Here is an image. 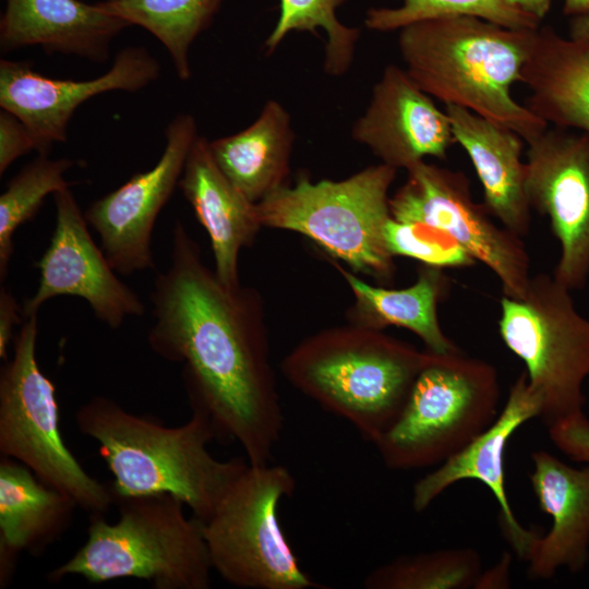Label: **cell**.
<instances>
[{
    "label": "cell",
    "instance_id": "obj_2",
    "mask_svg": "<svg viewBox=\"0 0 589 589\" xmlns=\"http://www.w3.org/2000/svg\"><path fill=\"white\" fill-rule=\"evenodd\" d=\"M79 430L98 443L113 474L115 500L170 494L206 521L249 461L218 460L207 449L216 437L200 410L182 425L167 426L153 417L132 413L117 401L96 396L75 414Z\"/></svg>",
    "mask_w": 589,
    "mask_h": 589
},
{
    "label": "cell",
    "instance_id": "obj_4",
    "mask_svg": "<svg viewBox=\"0 0 589 589\" xmlns=\"http://www.w3.org/2000/svg\"><path fill=\"white\" fill-rule=\"evenodd\" d=\"M431 357L383 330L349 323L304 338L280 369L293 387L374 443L398 419Z\"/></svg>",
    "mask_w": 589,
    "mask_h": 589
},
{
    "label": "cell",
    "instance_id": "obj_25",
    "mask_svg": "<svg viewBox=\"0 0 589 589\" xmlns=\"http://www.w3.org/2000/svg\"><path fill=\"white\" fill-rule=\"evenodd\" d=\"M294 134L288 111L268 100L242 131L209 142L226 177L253 203L287 184Z\"/></svg>",
    "mask_w": 589,
    "mask_h": 589
},
{
    "label": "cell",
    "instance_id": "obj_3",
    "mask_svg": "<svg viewBox=\"0 0 589 589\" xmlns=\"http://www.w3.org/2000/svg\"><path fill=\"white\" fill-rule=\"evenodd\" d=\"M536 29L447 16L399 29L398 48L406 71L428 95L502 124L527 144L549 125L517 103L510 87L521 82Z\"/></svg>",
    "mask_w": 589,
    "mask_h": 589
},
{
    "label": "cell",
    "instance_id": "obj_36",
    "mask_svg": "<svg viewBox=\"0 0 589 589\" xmlns=\"http://www.w3.org/2000/svg\"><path fill=\"white\" fill-rule=\"evenodd\" d=\"M510 4L533 15L540 22L550 11L552 0H507Z\"/></svg>",
    "mask_w": 589,
    "mask_h": 589
},
{
    "label": "cell",
    "instance_id": "obj_33",
    "mask_svg": "<svg viewBox=\"0 0 589 589\" xmlns=\"http://www.w3.org/2000/svg\"><path fill=\"white\" fill-rule=\"evenodd\" d=\"M36 151L35 140L27 127L12 112L0 110V175L21 156Z\"/></svg>",
    "mask_w": 589,
    "mask_h": 589
},
{
    "label": "cell",
    "instance_id": "obj_27",
    "mask_svg": "<svg viewBox=\"0 0 589 589\" xmlns=\"http://www.w3.org/2000/svg\"><path fill=\"white\" fill-rule=\"evenodd\" d=\"M482 560L471 548L441 549L399 556L369 573L368 589L474 588Z\"/></svg>",
    "mask_w": 589,
    "mask_h": 589
},
{
    "label": "cell",
    "instance_id": "obj_11",
    "mask_svg": "<svg viewBox=\"0 0 589 589\" xmlns=\"http://www.w3.org/2000/svg\"><path fill=\"white\" fill-rule=\"evenodd\" d=\"M406 171L405 182L389 197L392 217L449 235L493 272L504 296L521 298L532 276L522 238L496 225L485 205L473 200L466 175L424 160Z\"/></svg>",
    "mask_w": 589,
    "mask_h": 589
},
{
    "label": "cell",
    "instance_id": "obj_9",
    "mask_svg": "<svg viewBox=\"0 0 589 589\" xmlns=\"http://www.w3.org/2000/svg\"><path fill=\"white\" fill-rule=\"evenodd\" d=\"M37 315L25 317L13 339V357L0 371V453L72 498L104 514L113 503L111 485L91 477L62 440L56 386L36 359Z\"/></svg>",
    "mask_w": 589,
    "mask_h": 589
},
{
    "label": "cell",
    "instance_id": "obj_34",
    "mask_svg": "<svg viewBox=\"0 0 589 589\" xmlns=\"http://www.w3.org/2000/svg\"><path fill=\"white\" fill-rule=\"evenodd\" d=\"M20 305L15 297L4 287L0 289V358L7 361L10 342L14 339V327L20 324Z\"/></svg>",
    "mask_w": 589,
    "mask_h": 589
},
{
    "label": "cell",
    "instance_id": "obj_13",
    "mask_svg": "<svg viewBox=\"0 0 589 589\" xmlns=\"http://www.w3.org/2000/svg\"><path fill=\"white\" fill-rule=\"evenodd\" d=\"M166 145L156 165L95 200L84 216L98 235L113 269L131 275L155 268L152 250L156 219L179 185L189 152L196 140L195 119L188 113L168 124Z\"/></svg>",
    "mask_w": 589,
    "mask_h": 589
},
{
    "label": "cell",
    "instance_id": "obj_16",
    "mask_svg": "<svg viewBox=\"0 0 589 589\" xmlns=\"http://www.w3.org/2000/svg\"><path fill=\"white\" fill-rule=\"evenodd\" d=\"M351 135L397 170H407L425 157L444 159L456 144L447 112L438 109L406 69L395 64H388L373 86Z\"/></svg>",
    "mask_w": 589,
    "mask_h": 589
},
{
    "label": "cell",
    "instance_id": "obj_12",
    "mask_svg": "<svg viewBox=\"0 0 589 589\" xmlns=\"http://www.w3.org/2000/svg\"><path fill=\"white\" fill-rule=\"evenodd\" d=\"M530 206L546 216L560 243L553 277L569 290L589 278V136L549 125L527 143Z\"/></svg>",
    "mask_w": 589,
    "mask_h": 589
},
{
    "label": "cell",
    "instance_id": "obj_20",
    "mask_svg": "<svg viewBox=\"0 0 589 589\" xmlns=\"http://www.w3.org/2000/svg\"><path fill=\"white\" fill-rule=\"evenodd\" d=\"M99 3L80 0H7L0 20V48L8 52L39 46L47 53L105 62L125 27Z\"/></svg>",
    "mask_w": 589,
    "mask_h": 589
},
{
    "label": "cell",
    "instance_id": "obj_17",
    "mask_svg": "<svg viewBox=\"0 0 589 589\" xmlns=\"http://www.w3.org/2000/svg\"><path fill=\"white\" fill-rule=\"evenodd\" d=\"M541 400L531 389L526 371L510 386L506 404L495 421L460 452L422 477L412 490V507L425 510L450 485L465 480L483 483L500 506L504 537L516 555L527 561L541 533L525 528L515 517L505 486V449L512 435L527 421L540 417Z\"/></svg>",
    "mask_w": 589,
    "mask_h": 589
},
{
    "label": "cell",
    "instance_id": "obj_21",
    "mask_svg": "<svg viewBox=\"0 0 589 589\" xmlns=\"http://www.w3.org/2000/svg\"><path fill=\"white\" fill-rule=\"evenodd\" d=\"M452 130L482 184L486 209L501 226L522 238L531 227L526 187L525 141L513 130L466 108L446 105Z\"/></svg>",
    "mask_w": 589,
    "mask_h": 589
},
{
    "label": "cell",
    "instance_id": "obj_38",
    "mask_svg": "<svg viewBox=\"0 0 589 589\" xmlns=\"http://www.w3.org/2000/svg\"><path fill=\"white\" fill-rule=\"evenodd\" d=\"M563 12L573 17L589 14V0H563Z\"/></svg>",
    "mask_w": 589,
    "mask_h": 589
},
{
    "label": "cell",
    "instance_id": "obj_28",
    "mask_svg": "<svg viewBox=\"0 0 589 589\" xmlns=\"http://www.w3.org/2000/svg\"><path fill=\"white\" fill-rule=\"evenodd\" d=\"M75 161L38 155L24 166L0 195V279L7 277L19 227L33 219L49 194L69 188L64 175Z\"/></svg>",
    "mask_w": 589,
    "mask_h": 589
},
{
    "label": "cell",
    "instance_id": "obj_14",
    "mask_svg": "<svg viewBox=\"0 0 589 589\" xmlns=\"http://www.w3.org/2000/svg\"><path fill=\"white\" fill-rule=\"evenodd\" d=\"M56 224L49 244L36 262L39 283L22 308V315H37L48 300L77 297L86 301L95 316L112 329L129 317L142 316L146 308L125 285L93 240L77 201L64 188L53 194Z\"/></svg>",
    "mask_w": 589,
    "mask_h": 589
},
{
    "label": "cell",
    "instance_id": "obj_7",
    "mask_svg": "<svg viewBox=\"0 0 589 589\" xmlns=\"http://www.w3.org/2000/svg\"><path fill=\"white\" fill-rule=\"evenodd\" d=\"M500 399L494 365L461 350L432 352L398 419L373 444L389 469L438 466L495 421Z\"/></svg>",
    "mask_w": 589,
    "mask_h": 589
},
{
    "label": "cell",
    "instance_id": "obj_26",
    "mask_svg": "<svg viewBox=\"0 0 589 589\" xmlns=\"http://www.w3.org/2000/svg\"><path fill=\"white\" fill-rule=\"evenodd\" d=\"M223 0H105L106 11L130 26L137 25L167 49L178 77L187 81L192 71L189 51L195 38L211 24Z\"/></svg>",
    "mask_w": 589,
    "mask_h": 589
},
{
    "label": "cell",
    "instance_id": "obj_32",
    "mask_svg": "<svg viewBox=\"0 0 589 589\" xmlns=\"http://www.w3.org/2000/svg\"><path fill=\"white\" fill-rule=\"evenodd\" d=\"M549 437L569 459L589 464V419L586 413L548 428Z\"/></svg>",
    "mask_w": 589,
    "mask_h": 589
},
{
    "label": "cell",
    "instance_id": "obj_5",
    "mask_svg": "<svg viewBox=\"0 0 589 589\" xmlns=\"http://www.w3.org/2000/svg\"><path fill=\"white\" fill-rule=\"evenodd\" d=\"M119 519L92 514L86 542L48 574L57 582L81 576L97 584L147 580L156 589H207L213 570L204 525L184 515V503L167 494L117 498Z\"/></svg>",
    "mask_w": 589,
    "mask_h": 589
},
{
    "label": "cell",
    "instance_id": "obj_31",
    "mask_svg": "<svg viewBox=\"0 0 589 589\" xmlns=\"http://www.w3.org/2000/svg\"><path fill=\"white\" fill-rule=\"evenodd\" d=\"M385 240L394 256H406L436 268L473 266L476 260L449 235L421 224L393 217L385 227Z\"/></svg>",
    "mask_w": 589,
    "mask_h": 589
},
{
    "label": "cell",
    "instance_id": "obj_10",
    "mask_svg": "<svg viewBox=\"0 0 589 589\" xmlns=\"http://www.w3.org/2000/svg\"><path fill=\"white\" fill-rule=\"evenodd\" d=\"M296 480L280 465H251L203 522L213 570L247 589L323 588L305 574L278 520Z\"/></svg>",
    "mask_w": 589,
    "mask_h": 589
},
{
    "label": "cell",
    "instance_id": "obj_8",
    "mask_svg": "<svg viewBox=\"0 0 589 589\" xmlns=\"http://www.w3.org/2000/svg\"><path fill=\"white\" fill-rule=\"evenodd\" d=\"M498 334L526 366L541 400L546 428L585 413L589 377V318L577 310L572 290L553 275L531 276L521 298H501Z\"/></svg>",
    "mask_w": 589,
    "mask_h": 589
},
{
    "label": "cell",
    "instance_id": "obj_30",
    "mask_svg": "<svg viewBox=\"0 0 589 589\" xmlns=\"http://www.w3.org/2000/svg\"><path fill=\"white\" fill-rule=\"evenodd\" d=\"M462 15L513 29H536L541 23L507 0H402L396 9H370L364 23L372 31L393 32L422 21Z\"/></svg>",
    "mask_w": 589,
    "mask_h": 589
},
{
    "label": "cell",
    "instance_id": "obj_22",
    "mask_svg": "<svg viewBox=\"0 0 589 589\" xmlns=\"http://www.w3.org/2000/svg\"><path fill=\"white\" fill-rule=\"evenodd\" d=\"M76 507L23 464L1 457L0 588L11 581L19 554H40L68 529Z\"/></svg>",
    "mask_w": 589,
    "mask_h": 589
},
{
    "label": "cell",
    "instance_id": "obj_1",
    "mask_svg": "<svg viewBox=\"0 0 589 589\" xmlns=\"http://www.w3.org/2000/svg\"><path fill=\"white\" fill-rule=\"evenodd\" d=\"M149 300L148 345L183 364L192 410L209 418L216 437L237 442L249 464H269L284 416L260 292L224 285L179 220L169 265L156 276Z\"/></svg>",
    "mask_w": 589,
    "mask_h": 589
},
{
    "label": "cell",
    "instance_id": "obj_23",
    "mask_svg": "<svg viewBox=\"0 0 589 589\" xmlns=\"http://www.w3.org/2000/svg\"><path fill=\"white\" fill-rule=\"evenodd\" d=\"M521 83L530 91L527 108L548 125L589 136V40L537 28Z\"/></svg>",
    "mask_w": 589,
    "mask_h": 589
},
{
    "label": "cell",
    "instance_id": "obj_18",
    "mask_svg": "<svg viewBox=\"0 0 589 589\" xmlns=\"http://www.w3.org/2000/svg\"><path fill=\"white\" fill-rule=\"evenodd\" d=\"M531 459L530 484L552 526L530 550L528 577L549 579L561 568L579 573L589 561V466L574 468L543 449Z\"/></svg>",
    "mask_w": 589,
    "mask_h": 589
},
{
    "label": "cell",
    "instance_id": "obj_29",
    "mask_svg": "<svg viewBox=\"0 0 589 589\" xmlns=\"http://www.w3.org/2000/svg\"><path fill=\"white\" fill-rule=\"evenodd\" d=\"M347 0H279V19L266 38L265 48L274 51L290 32L326 34L324 70L328 75H344L350 68L360 31L341 24L336 10Z\"/></svg>",
    "mask_w": 589,
    "mask_h": 589
},
{
    "label": "cell",
    "instance_id": "obj_37",
    "mask_svg": "<svg viewBox=\"0 0 589 589\" xmlns=\"http://www.w3.org/2000/svg\"><path fill=\"white\" fill-rule=\"evenodd\" d=\"M569 37L578 40H589V14L573 17L569 25Z\"/></svg>",
    "mask_w": 589,
    "mask_h": 589
},
{
    "label": "cell",
    "instance_id": "obj_6",
    "mask_svg": "<svg viewBox=\"0 0 589 589\" xmlns=\"http://www.w3.org/2000/svg\"><path fill=\"white\" fill-rule=\"evenodd\" d=\"M396 173L381 163L337 181L300 177L294 185H283L256 203L259 221L303 235L351 272L389 285L396 265L385 227L392 218L388 192Z\"/></svg>",
    "mask_w": 589,
    "mask_h": 589
},
{
    "label": "cell",
    "instance_id": "obj_35",
    "mask_svg": "<svg viewBox=\"0 0 589 589\" xmlns=\"http://www.w3.org/2000/svg\"><path fill=\"white\" fill-rule=\"evenodd\" d=\"M510 563L512 556L505 552L501 560L491 568L480 574L474 588L476 589H501L508 588L510 585Z\"/></svg>",
    "mask_w": 589,
    "mask_h": 589
},
{
    "label": "cell",
    "instance_id": "obj_24",
    "mask_svg": "<svg viewBox=\"0 0 589 589\" xmlns=\"http://www.w3.org/2000/svg\"><path fill=\"white\" fill-rule=\"evenodd\" d=\"M333 263L354 298L348 311L349 323L377 330L387 326L406 328L422 340L425 349L438 354L460 350L446 336L437 316L438 303L449 288L444 269L423 265L412 285L393 289L371 285L336 261Z\"/></svg>",
    "mask_w": 589,
    "mask_h": 589
},
{
    "label": "cell",
    "instance_id": "obj_15",
    "mask_svg": "<svg viewBox=\"0 0 589 589\" xmlns=\"http://www.w3.org/2000/svg\"><path fill=\"white\" fill-rule=\"evenodd\" d=\"M160 65L144 47H125L104 74L85 81L59 80L34 70L29 61L1 59L0 107L29 130L39 155L63 143L75 110L88 99L112 91L135 93L158 79Z\"/></svg>",
    "mask_w": 589,
    "mask_h": 589
},
{
    "label": "cell",
    "instance_id": "obj_19",
    "mask_svg": "<svg viewBox=\"0 0 589 589\" xmlns=\"http://www.w3.org/2000/svg\"><path fill=\"white\" fill-rule=\"evenodd\" d=\"M178 188L209 237L218 279L229 288L241 286L240 253L262 228L256 204L226 177L212 155L209 142L202 136L189 152Z\"/></svg>",
    "mask_w": 589,
    "mask_h": 589
}]
</instances>
